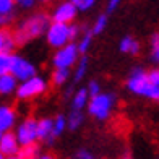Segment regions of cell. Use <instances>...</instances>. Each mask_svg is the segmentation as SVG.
Instances as JSON below:
<instances>
[{
	"instance_id": "6da1fadb",
	"label": "cell",
	"mask_w": 159,
	"mask_h": 159,
	"mask_svg": "<svg viewBox=\"0 0 159 159\" xmlns=\"http://www.w3.org/2000/svg\"><path fill=\"white\" fill-rule=\"evenodd\" d=\"M47 23H49V16L46 15V13H38V15L31 16L26 23H23V26H21L18 31H15V34H13V38H15V44L21 46L28 39L39 36L42 31L46 30Z\"/></svg>"
},
{
	"instance_id": "7a4b0ae2",
	"label": "cell",
	"mask_w": 159,
	"mask_h": 159,
	"mask_svg": "<svg viewBox=\"0 0 159 159\" xmlns=\"http://www.w3.org/2000/svg\"><path fill=\"white\" fill-rule=\"evenodd\" d=\"M128 88L132 89L133 93H136V94L148 96L151 99L159 101V86H154L153 83H151L149 78H148V73L141 71L140 68H136L133 71V75L130 76Z\"/></svg>"
},
{
	"instance_id": "3957f363",
	"label": "cell",
	"mask_w": 159,
	"mask_h": 159,
	"mask_svg": "<svg viewBox=\"0 0 159 159\" xmlns=\"http://www.w3.org/2000/svg\"><path fill=\"white\" fill-rule=\"evenodd\" d=\"M47 39H49V44L54 47L63 46L67 39H70V28L62 23H54L47 33Z\"/></svg>"
},
{
	"instance_id": "277c9868",
	"label": "cell",
	"mask_w": 159,
	"mask_h": 159,
	"mask_svg": "<svg viewBox=\"0 0 159 159\" xmlns=\"http://www.w3.org/2000/svg\"><path fill=\"white\" fill-rule=\"evenodd\" d=\"M111 102H112L111 96L98 94L96 98L91 99V102H89V112H91L93 115H96L98 119H106L107 114H109Z\"/></svg>"
},
{
	"instance_id": "5b68a950",
	"label": "cell",
	"mask_w": 159,
	"mask_h": 159,
	"mask_svg": "<svg viewBox=\"0 0 159 159\" xmlns=\"http://www.w3.org/2000/svg\"><path fill=\"white\" fill-rule=\"evenodd\" d=\"M44 89H46V84H44V81H42L41 78H31L30 81L23 83L18 88V96L21 99H26V98L39 94V93H42Z\"/></svg>"
},
{
	"instance_id": "8992f818",
	"label": "cell",
	"mask_w": 159,
	"mask_h": 159,
	"mask_svg": "<svg viewBox=\"0 0 159 159\" xmlns=\"http://www.w3.org/2000/svg\"><path fill=\"white\" fill-rule=\"evenodd\" d=\"M36 136H38V124H36L33 119L26 120L18 130V141L23 144V146L31 144Z\"/></svg>"
},
{
	"instance_id": "52a82bcc",
	"label": "cell",
	"mask_w": 159,
	"mask_h": 159,
	"mask_svg": "<svg viewBox=\"0 0 159 159\" xmlns=\"http://www.w3.org/2000/svg\"><path fill=\"white\" fill-rule=\"evenodd\" d=\"M75 59H76V47L73 44H70L65 49H62L60 52H57L54 59V65L57 68H68L75 62Z\"/></svg>"
},
{
	"instance_id": "ba28073f",
	"label": "cell",
	"mask_w": 159,
	"mask_h": 159,
	"mask_svg": "<svg viewBox=\"0 0 159 159\" xmlns=\"http://www.w3.org/2000/svg\"><path fill=\"white\" fill-rule=\"evenodd\" d=\"M34 67L31 63H28V62H25L23 59H16V62H15V67H13V73H15V76L16 78H20V80H25V81H30L31 78H34Z\"/></svg>"
},
{
	"instance_id": "9c48e42d",
	"label": "cell",
	"mask_w": 159,
	"mask_h": 159,
	"mask_svg": "<svg viewBox=\"0 0 159 159\" xmlns=\"http://www.w3.org/2000/svg\"><path fill=\"white\" fill-rule=\"evenodd\" d=\"M75 11H76V8H75V5L73 3H62L59 8L55 10V13H54V21L55 23H62V25H65L67 21H71L75 18Z\"/></svg>"
},
{
	"instance_id": "30bf717a",
	"label": "cell",
	"mask_w": 159,
	"mask_h": 159,
	"mask_svg": "<svg viewBox=\"0 0 159 159\" xmlns=\"http://www.w3.org/2000/svg\"><path fill=\"white\" fill-rule=\"evenodd\" d=\"M18 151V143L13 133H5L0 138V153L2 154H15Z\"/></svg>"
},
{
	"instance_id": "8fae6325",
	"label": "cell",
	"mask_w": 159,
	"mask_h": 159,
	"mask_svg": "<svg viewBox=\"0 0 159 159\" xmlns=\"http://www.w3.org/2000/svg\"><path fill=\"white\" fill-rule=\"evenodd\" d=\"M16 59L18 57L11 55V54H0V76H5L10 71H13Z\"/></svg>"
},
{
	"instance_id": "7c38bea8",
	"label": "cell",
	"mask_w": 159,
	"mask_h": 159,
	"mask_svg": "<svg viewBox=\"0 0 159 159\" xmlns=\"http://www.w3.org/2000/svg\"><path fill=\"white\" fill-rule=\"evenodd\" d=\"M15 122V112L10 107H0V132L8 130Z\"/></svg>"
},
{
	"instance_id": "4fadbf2b",
	"label": "cell",
	"mask_w": 159,
	"mask_h": 159,
	"mask_svg": "<svg viewBox=\"0 0 159 159\" xmlns=\"http://www.w3.org/2000/svg\"><path fill=\"white\" fill-rule=\"evenodd\" d=\"M52 132H54L52 120H47V119H44V120L38 122V136H39V138L44 140V138H47L49 135L52 136Z\"/></svg>"
},
{
	"instance_id": "5bb4252c",
	"label": "cell",
	"mask_w": 159,
	"mask_h": 159,
	"mask_svg": "<svg viewBox=\"0 0 159 159\" xmlns=\"http://www.w3.org/2000/svg\"><path fill=\"white\" fill-rule=\"evenodd\" d=\"M36 154H38V144L31 143L18 151V159H38Z\"/></svg>"
},
{
	"instance_id": "9a60e30c",
	"label": "cell",
	"mask_w": 159,
	"mask_h": 159,
	"mask_svg": "<svg viewBox=\"0 0 159 159\" xmlns=\"http://www.w3.org/2000/svg\"><path fill=\"white\" fill-rule=\"evenodd\" d=\"M13 88H15V78H13L11 75L0 76V93H2V94L10 93Z\"/></svg>"
},
{
	"instance_id": "2e32d148",
	"label": "cell",
	"mask_w": 159,
	"mask_h": 159,
	"mask_svg": "<svg viewBox=\"0 0 159 159\" xmlns=\"http://www.w3.org/2000/svg\"><path fill=\"white\" fill-rule=\"evenodd\" d=\"M67 76H68V70L67 68H59V70H55L52 73V81L55 84H60V83H63L65 80H67Z\"/></svg>"
},
{
	"instance_id": "e0dca14e",
	"label": "cell",
	"mask_w": 159,
	"mask_h": 159,
	"mask_svg": "<svg viewBox=\"0 0 159 159\" xmlns=\"http://www.w3.org/2000/svg\"><path fill=\"white\" fill-rule=\"evenodd\" d=\"M84 101H86V91L80 89V93L75 96V101H73V111H80V109H81V107L84 106Z\"/></svg>"
},
{
	"instance_id": "ac0fdd59",
	"label": "cell",
	"mask_w": 159,
	"mask_h": 159,
	"mask_svg": "<svg viewBox=\"0 0 159 159\" xmlns=\"http://www.w3.org/2000/svg\"><path fill=\"white\" fill-rule=\"evenodd\" d=\"M151 44H153V52H151L153 60H156L159 63V33L153 34V38H151Z\"/></svg>"
},
{
	"instance_id": "d6986e66",
	"label": "cell",
	"mask_w": 159,
	"mask_h": 159,
	"mask_svg": "<svg viewBox=\"0 0 159 159\" xmlns=\"http://www.w3.org/2000/svg\"><path fill=\"white\" fill-rule=\"evenodd\" d=\"M80 122H81V112H80V111H73V112L70 114V117H68L70 128H76Z\"/></svg>"
},
{
	"instance_id": "ffe728a7",
	"label": "cell",
	"mask_w": 159,
	"mask_h": 159,
	"mask_svg": "<svg viewBox=\"0 0 159 159\" xmlns=\"http://www.w3.org/2000/svg\"><path fill=\"white\" fill-rule=\"evenodd\" d=\"M13 8V2L10 0H0V15H10Z\"/></svg>"
},
{
	"instance_id": "44dd1931",
	"label": "cell",
	"mask_w": 159,
	"mask_h": 159,
	"mask_svg": "<svg viewBox=\"0 0 159 159\" xmlns=\"http://www.w3.org/2000/svg\"><path fill=\"white\" fill-rule=\"evenodd\" d=\"M133 46H135V41L132 38H125L124 41H122V44H120V50L122 52H132Z\"/></svg>"
},
{
	"instance_id": "7402d4cb",
	"label": "cell",
	"mask_w": 159,
	"mask_h": 159,
	"mask_svg": "<svg viewBox=\"0 0 159 159\" xmlns=\"http://www.w3.org/2000/svg\"><path fill=\"white\" fill-rule=\"evenodd\" d=\"M63 127H65V119L62 117V115H59V117H57V120H55V128H54V132H52V136L59 135L62 130H63Z\"/></svg>"
},
{
	"instance_id": "603a6c76",
	"label": "cell",
	"mask_w": 159,
	"mask_h": 159,
	"mask_svg": "<svg viewBox=\"0 0 159 159\" xmlns=\"http://www.w3.org/2000/svg\"><path fill=\"white\" fill-rule=\"evenodd\" d=\"M148 78L154 86H159V70H151L148 73Z\"/></svg>"
},
{
	"instance_id": "cb8c5ba5",
	"label": "cell",
	"mask_w": 159,
	"mask_h": 159,
	"mask_svg": "<svg viewBox=\"0 0 159 159\" xmlns=\"http://www.w3.org/2000/svg\"><path fill=\"white\" fill-rule=\"evenodd\" d=\"M5 46H7V30L0 31V54H5Z\"/></svg>"
},
{
	"instance_id": "d4e9b609",
	"label": "cell",
	"mask_w": 159,
	"mask_h": 159,
	"mask_svg": "<svg viewBox=\"0 0 159 159\" xmlns=\"http://www.w3.org/2000/svg\"><path fill=\"white\" fill-rule=\"evenodd\" d=\"M93 3H94L93 0H76V2H73V5L78 7V8H88Z\"/></svg>"
},
{
	"instance_id": "484cf974",
	"label": "cell",
	"mask_w": 159,
	"mask_h": 159,
	"mask_svg": "<svg viewBox=\"0 0 159 159\" xmlns=\"http://www.w3.org/2000/svg\"><path fill=\"white\" fill-rule=\"evenodd\" d=\"M104 25H106V16L102 15V16H99V20H98V23H96L94 31H93V33H101V31H102V28H104Z\"/></svg>"
},
{
	"instance_id": "4316f807",
	"label": "cell",
	"mask_w": 159,
	"mask_h": 159,
	"mask_svg": "<svg viewBox=\"0 0 159 159\" xmlns=\"http://www.w3.org/2000/svg\"><path fill=\"white\" fill-rule=\"evenodd\" d=\"M84 67H86V59H83L81 60V65H80V68H78V71H76V80H80V78H81L83 76V73H84Z\"/></svg>"
},
{
	"instance_id": "83f0119b",
	"label": "cell",
	"mask_w": 159,
	"mask_h": 159,
	"mask_svg": "<svg viewBox=\"0 0 159 159\" xmlns=\"http://www.w3.org/2000/svg\"><path fill=\"white\" fill-rule=\"evenodd\" d=\"M89 38H91V34H88V36H86V38L83 39L81 46H80V50H81V52H84V50H86V47H88V44H89Z\"/></svg>"
},
{
	"instance_id": "f1b7e54d",
	"label": "cell",
	"mask_w": 159,
	"mask_h": 159,
	"mask_svg": "<svg viewBox=\"0 0 159 159\" xmlns=\"http://www.w3.org/2000/svg\"><path fill=\"white\" fill-rule=\"evenodd\" d=\"M78 159H93V156L88 153V151H80V153L76 154Z\"/></svg>"
},
{
	"instance_id": "f546056e",
	"label": "cell",
	"mask_w": 159,
	"mask_h": 159,
	"mask_svg": "<svg viewBox=\"0 0 159 159\" xmlns=\"http://www.w3.org/2000/svg\"><path fill=\"white\" fill-rule=\"evenodd\" d=\"M98 89H99V88H98V84H96L94 81H93V83L89 84V91H91V94L94 96V98L98 96Z\"/></svg>"
},
{
	"instance_id": "4dcf8cb0",
	"label": "cell",
	"mask_w": 159,
	"mask_h": 159,
	"mask_svg": "<svg viewBox=\"0 0 159 159\" xmlns=\"http://www.w3.org/2000/svg\"><path fill=\"white\" fill-rule=\"evenodd\" d=\"M38 159H57L52 153H47V154H42L41 157H38Z\"/></svg>"
},
{
	"instance_id": "1f68e13d",
	"label": "cell",
	"mask_w": 159,
	"mask_h": 159,
	"mask_svg": "<svg viewBox=\"0 0 159 159\" xmlns=\"http://www.w3.org/2000/svg\"><path fill=\"white\" fill-rule=\"evenodd\" d=\"M8 20H10V15H0V25H2V23H7Z\"/></svg>"
},
{
	"instance_id": "d6a6232c",
	"label": "cell",
	"mask_w": 159,
	"mask_h": 159,
	"mask_svg": "<svg viewBox=\"0 0 159 159\" xmlns=\"http://www.w3.org/2000/svg\"><path fill=\"white\" fill-rule=\"evenodd\" d=\"M75 36H76V28L71 26V28H70V39H73Z\"/></svg>"
},
{
	"instance_id": "836d02e7",
	"label": "cell",
	"mask_w": 159,
	"mask_h": 159,
	"mask_svg": "<svg viewBox=\"0 0 159 159\" xmlns=\"http://www.w3.org/2000/svg\"><path fill=\"white\" fill-rule=\"evenodd\" d=\"M115 5H117V2H111V5H109V11H112V10L115 8Z\"/></svg>"
},
{
	"instance_id": "e575fe53",
	"label": "cell",
	"mask_w": 159,
	"mask_h": 159,
	"mask_svg": "<svg viewBox=\"0 0 159 159\" xmlns=\"http://www.w3.org/2000/svg\"><path fill=\"white\" fill-rule=\"evenodd\" d=\"M21 5H23V7H30V5H33V2H21Z\"/></svg>"
},
{
	"instance_id": "d590c367",
	"label": "cell",
	"mask_w": 159,
	"mask_h": 159,
	"mask_svg": "<svg viewBox=\"0 0 159 159\" xmlns=\"http://www.w3.org/2000/svg\"><path fill=\"white\" fill-rule=\"evenodd\" d=\"M0 159H3V154L2 153H0Z\"/></svg>"
},
{
	"instance_id": "8d00e7d4",
	"label": "cell",
	"mask_w": 159,
	"mask_h": 159,
	"mask_svg": "<svg viewBox=\"0 0 159 159\" xmlns=\"http://www.w3.org/2000/svg\"><path fill=\"white\" fill-rule=\"evenodd\" d=\"M8 159H18V157H13V156H11V157H8Z\"/></svg>"
}]
</instances>
